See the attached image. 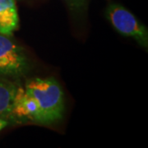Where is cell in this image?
<instances>
[{"label": "cell", "instance_id": "obj_1", "mask_svg": "<svg viewBox=\"0 0 148 148\" xmlns=\"http://www.w3.org/2000/svg\"><path fill=\"white\" fill-rule=\"evenodd\" d=\"M25 89L36 101L40 108V124H51L60 120L64 114V95L53 78H34L27 81Z\"/></svg>", "mask_w": 148, "mask_h": 148}, {"label": "cell", "instance_id": "obj_2", "mask_svg": "<svg viewBox=\"0 0 148 148\" xmlns=\"http://www.w3.org/2000/svg\"><path fill=\"white\" fill-rule=\"evenodd\" d=\"M106 16L117 32L124 36L132 37L140 45L147 48V29L132 12L119 4L112 3L106 10Z\"/></svg>", "mask_w": 148, "mask_h": 148}, {"label": "cell", "instance_id": "obj_3", "mask_svg": "<svg viewBox=\"0 0 148 148\" xmlns=\"http://www.w3.org/2000/svg\"><path fill=\"white\" fill-rule=\"evenodd\" d=\"M29 68V60L23 49L10 36L0 34V75L21 77Z\"/></svg>", "mask_w": 148, "mask_h": 148}, {"label": "cell", "instance_id": "obj_4", "mask_svg": "<svg viewBox=\"0 0 148 148\" xmlns=\"http://www.w3.org/2000/svg\"><path fill=\"white\" fill-rule=\"evenodd\" d=\"M40 108L36 101L25 88L17 87L12 110V121L40 123Z\"/></svg>", "mask_w": 148, "mask_h": 148}, {"label": "cell", "instance_id": "obj_5", "mask_svg": "<svg viewBox=\"0 0 148 148\" xmlns=\"http://www.w3.org/2000/svg\"><path fill=\"white\" fill-rule=\"evenodd\" d=\"M18 25L16 0H0V34L11 36Z\"/></svg>", "mask_w": 148, "mask_h": 148}, {"label": "cell", "instance_id": "obj_6", "mask_svg": "<svg viewBox=\"0 0 148 148\" xmlns=\"http://www.w3.org/2000/svg\"><path fill=\"white\" fill-rule=\"evenodd\" d=\"M16 87L8 81H0V119L12 121V110Z\"/></svg>", "mask_w": 148, "mask_h": 148}, {"label": "cell", "instance_id": "obj_7", "mask_svg": "<svg viewBox=\"0 0 148 148\" xmlns=\"http://www.w3.org/2000/svg\"><path fill=\"white\" fill-rule=\"evenodd\" d=\"M7 125H8V122L3 120V119H0V131L3 128H4Z\"/></svg>", "mask_w": 148, "mask_h": 148}]
</instances>
